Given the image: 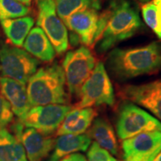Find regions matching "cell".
<instances>
[{"instance_id":"obj_20","label":"cell","mask_w":161,"mask_h":161,"mask_svg":"<svg viewBox=\"0 0 161 161\" xmlns=\"http://www.w3.org/2000/svg\"><path fill=\"white\" fill-rule=\"evenodd\" d=\"M0 161H28L21 141L6 128H0Z\"/></svg>"},{"instance_id":"obj_9","label":"cell","mask_w":161,"mask_h":161,"mask_svg":"<svg viewBox=\"0 0 161 161\" xmlns=\"http://www.w3.org/2000/svg\"><path fill=\"white\" fill-rule=\"evenodd\" d=\"M72 110L66 104H48L32 107L19 122L25 128H35L45 135L49 136L63 122L65 116Z\"/></svg>"},{"instance_id":"obj_1","label":"cell","mask_w":161,"mask_h":161,"mask_svg":"<svg viewBox=\"0 0 161 161\" xmlns=\"http://www.w3.org/2000/svg\"><path fill=\"white\" fill-rule=\"evenodd\" d=\"M108 69L114 78L126 80L161 69V43L153 42L133 49H115L107 59Z\"/></svg>"},{"instance_id":"obj_17","label":"cell","mask_w":161,"mask_h":161,"mask_svg":"<svg viewBox=\"0 0 161 161\" xmlns=\"http://www.w3.org/2000/svg\"><path fill=\"white\" fill-rule=\"evenodd\" d=\"M26 52L42 61L49 62L55 56V50L44 31L40 27L31 29L23 43Z\"/></svg>"},{"instance_id":"obj_29","label":"cell","mask_w":161,"mask_h":161,"mask_svg":"<svg viewBox=\"0 0 161 161\" xmlns=\"http://www.w3.org/2000/svg\"><path fill=\"white\" fill-rule=\"evenodd\" d=\"M153 161H161V151H160V152L158 154V155L156 156V158H154V160Z\"/></svg>"},{"instance_id":"obj_21","label":"cell","mask_w":161,"mask_h":161,"mask_svg":"<svg viewBox=\"0 0 161 161\" xmlns=\"http://www.w3.org/2000/svg\"><path fill=\"white\" fill-rule=\"evenodd\" d=\"M56 12L62 21L65 22L70 16L88 9L99 10L100 0H52Z\"/></svg>"},{"instance_id":"obj_18","label":"cell","mask_w":161,"mask_h":161,"mask_svg":"<svg viewBox=\"0 0 161 161\" xmlns=\"http://www.w3.org/2000/svg\"><path fill=\"white\" fill-rule=\"evenodd\" d=\"M89 135L110 154H117L118 145L115 131L108 121L102 118L96 119L89 130Z\"/></svg>"},{"instance_id":"obj_31","label":"cell","mask_w":161,"mask_h":161,"mask_svg":"<svg viewBox=\"0 0 161 161\" xmlns=\"http://www.w3.org/2000/svg\"><path fill=\"white\" fill-rule=\"evenodd\" d=\"M154 1L156 2V3H158L161 4V0H154Z\"/></svg>"},{"instance_id":"obj_2","label":"cell","mask_w":161,"mask_h":161,"mask_svg":"<svg viewBox=\"0 0 161 161\" xmlns=\"http://www.w3.org/2000/svg\"><path fill=\"white\" fill-rule=\"evenodd\" d=\"M106 25L96 43L101 53L132 37L142 26L137 11L126 0H115L106 11Z\"/></svg>"},{"instance_id":"obj_13","label":"cell","mask_w":161,"mask_h":161,"mask_svg":"<svg viewBox=\"0 0 161 161\" xmlns=\"http://www.w3.org/2000/svg\"><path fill=\"white\" fill-rule=\"evenodd\" d=\"M99 16L98 10L88 9L71 15L64 23L82 43L90 46L95 43Z\"/></svg>"},{"instance_id":"obj_25","label":"cell","mask_w":161,"mask_h":161,"mask_svg":"<svg viewBox=\"0 0 161 161\" xmlns=\"http://www.w3.org/2000/svg\"><path fill=\"white\" fill-rule=\"evenodd\" d=\"M14 113L9 102L0 90V128H5L13 121Z\"/></svg>"},{"instance_id":"obj_24","label":"cell","mask_w":161,"mask_h":161,"mask_svg":"<svg viewBox=\"0 0 161 161\" xmlns=\"http://www.w3.org/2000/svg\"><path fill=\"white\" fill-rule=\"evenodd\" d=\"M142 17L146 23L156 33L158 30V9L153 2L146 3L142 7Z\"/></svg>"},{"instance_id":"obj_4","label":"cell","mask_w":161,"mask_h":161,"mask_svg":"<svg viewBox=\"0 0 161 161\" xmlns=\"http://www.w3.org/2000/svg\"><path fill=\"white\" fill-rule=\"evenodd\" d=\"M80 101L75 108H92L102 104H114V92L105 66L98 63L92 74L84 84L80 92Z\"/></svg>"},{"instance_id":"obj_5","label":"cell","mask_w":161,"mask_h":161,"mask_svg":"<svg viewBox=\"0 0 161 161\" xmlns=\"http://www.w3.org/2000/svg\"><path fill=\"white\" fill-rule=\"evenodd\" d=\"M161 132V122L146 110L132 103H125L121 107L116 133L124 140L145 132Z\"/></svg>"},{"instance_id":"obj_10","label":"cell","mask_w":161,"mask_h":161,"mask_svg":"<svg viewBox=\"0 0 161 161\" xmlns=\"http://www.w3.org/2000/svg\"><path fill=\"white\" fill-rule=\"evenodd\" d=\"M123 161H153L161 151V132L141 133L122 141Z\"/></svg>"},{"instance_id":"obj_23","label":"cell","mask_w":161,"mask_h":161,"mask_svg":"<svg viewBox=\"0 0 161 161\" xmlns=\"http://www.w3.org/2000/svg\"><path fill=\"white\" fill-rule=\"evenodd\" d=\"M87 161H117L110 153L93 142L87 152Z\"/></svg>"},{"instance_id":"obj_16","label":"cell","mask_w":161,"mask_h":161,"mask_svg":"<svg viewBox=\"0 0 161 161\" xmlns=\"http://www.w3.org/2000/svg\"><path fill=\"white\" fill-rule=\"evenodd\" d=\"M91 144V139L86 134H65L58 136L52 152L46 161H60L70 154L86 152Z\"/></svg>"},{"instance_id":"obj_3","label":"cell","mask_w":161,"mask_h":161,"mask_svg":"<svg viewBox=\"0 0 161 161\" xmlns=\"http://www.w3.org/2000/svg\"><path fill=\"white\" fill-rule=\"evenodd\" d=\"M64 69L58 64L40 68L28 81L27 93L32 107L48 104H66L68 95L66 91Z\"/></svg>"},{"instance_id":"obj_11","label":"cell","mask_w":161,"mask_h":161,"mask_svg":"<svg viewBox=\"0 0 161 161\" xmlns=\"http://www.w3.org/2000/svg\"><path fill=\"white\" fill-rule=\"evenodd\" d=\"M125 99L148 110L161 122V78L140 85H127L120 90Z\"/></svg>"},{"instance_id":"obj_12","label":"cell","mask_w":161,"mask_h":161,"mask_svg":"<svg viewBox=\"0 0 161 161\" xmlns=\"http://www.w3.org/2000/svg\"><path fill=\"white\" fill-rule=\"evenodd\" d=\"M15 135L19 139L29 161H42L49 155L55 145V139L42 134L35 128H24L15 125Z\"/></svg>"},{"instance_id":"obj_8","label":"cell","mask_w":161,"mask_h":161,"mask_svg":"<svg viewBox=\"0 0 161 161\" xmlns=\"http://www.w3.org/2000/svg\"><path fill=\"white\" fill-rule=\"evenodd\" d=\"M37 25L51 42L57 53L66 51L69 45L68 32L65 24L56 12L52 0H38Z\"/></svg>"},{"instance_id":"obj_28","label":"cell","mask_w":161,"mask_h":161,"mask_svg":"<svg viewBox=\"0 0 161 161\" xmlns=\"http://www.w3.org/2000/svg\"><path fill=\"white\" fill-rule=\"evenodd\" d=\"M17 2H19L21 4H23V5H25V6H29L30 4H31V0H17Z\"/></svg>"},{"instance_id":"obj_26","label":"cell","mask_w":161,"mask_h":161,"mask_svg":"<svg viewBox=\"0 0 161 161\" xmlns=\"http://www.w3.org/2000/svg\"><path fill=\"white\" fill-rule=\"evenodd\" d=\"M60 161H87V159L84 154L76 152L64 157Z\"/></svg>"},{"instance_id":"obj_22","label":"cell","mask_w":161,"mask_h":161,"mask_svg":"<svg viewBox=\"0 0 161 161\" xmlns=\"http://www.w3.org/2000/svg\"><path fill=\"white\" fill-rule=\"evenodd\" d=\"M29 13V8L17 0H0V21L25 17Z\"/></svg>"},{"instance_id":"obj_15","label":"cell","mask_w":161,"mask_h":161,"mask_svg":"<svg viewBox=\"0 0 161 161\" xmlns=\"http://www.w3.org/2000/svg\"><path fill=\"white\" fill-rule=\"evenodd\" d=\"M96 115L97 112L92 108H74L68 113L58 127L56 136L83 134L91 125Z\"/></svg>"},{"instance_id":"obj_27","label":"cell","mask_w":161,"mask_h":161,"mask_svg":"<svg viewBox=\"0 0 161 161\" xmlns=\"http://www.w3.org/2000/svg\"><path fill=\"white\" fill-rule=\"evenodd\" d=\"M153 3L155 4L157 6V9H158V30H157L156 35L158 37L161 39V4L156 3V2L153 1Z\"/></svg>"},{"instance_id":"obj_6","label":"cell","mask_w":161,"mask_h":161,"mask_svg":"<svg viewBox=\"0 0 161 161\" xmlns=\"http://www.w3.org/2000/svg\"><path fill=\"white\" fill-rule=\"evenodd\" d=\"M39 64L37 58L19 47L4 44L0 48V69L3 77L25 84L37 71Z\"/></svg>"},{"instance_id":"obj_7","label":"cell","mask_w":161,"mask_h":161,"mask_svg":"<svg viewBox=\"0 0 161 161\" xmlns=\"http://www.w3.org/2000/svg\"><path fill=\"white\" fill-rule=\"evenodd\" d=\"M96 66V60L85 46L67 52L63 62L66 84L71 95L79 96L80 90Z\"/></svg>"},{"instance_id":"obj_30","label":"cell","mask_w":161,"mask_h":161,"mask_svg":"<svg viewBox=\"0 0 161 161\" xmlns=\"http://www.w3.org/2000/svg\"><path fill=\"white\" fill-rule=\"evenodd\" d=\"M141 3H149L151 0H140Z\"/></svg>"},{"instance_id":"obj_19","label":"cell","mask_w":161,"mask_h":161,"mask_svg":"<svg viewBox=\"0 0 161 161\" xmlns=\"http://www.w3.org/2000/svg\"><path fill=\"white\" fill-rule=\"evenodd\" d=\"M35 23L31 17H17L1 20V25L5 35L14 45L23 46L26 37Z\"/></svg>"},{"instance_id":"obj_14","label":"cell","mask_w":161,"mask_h":161,"mask_svg":"<svg viewBox=\"0 0 161 161\" xmlns=\"http://www.w3.org/2000/svg\"><path fill=\"white\" fill-rule=\"evenodd\" d=\"M0 90L9 102L14 114L19 119L23 117L32 108L29 102L25 84L11 78L1 77Z\"/></svg>"}]
</instances>
